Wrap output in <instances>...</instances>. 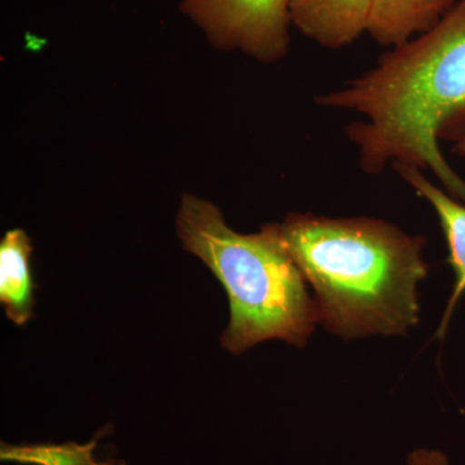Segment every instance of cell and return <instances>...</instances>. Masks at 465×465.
<instances>
[{"mask_svg":"<svg viewBox=\"0 0 465 465\" xmlns=\"http://www.w3.org/2000/svg\"><path fill=\"white\" fill-rule=\"evenodd\" d=\"M316 103L365 116L349 125L348 137L366 173H381L390 163L430 170L446 193L465 201V180L439 145L450 131L463 128L465 136V0L432 29L391 48L374 69Z\"/></svg>","mask_w":465,"mask_h":465,"instance_id":"cell-1","label":"cell"},{"mask_svg":"<svg viewBox=\"0 0 465 465\" xmlns=\"http://www.w3.org/2000/svg\"><path fill=\"white\" fill-rule=\"evenodd\" d=\"M278 231L330 332L405 335L418 323V284L428 272L423 237L370 217L312 213H291Z\"/></svg>","mask_w":465,"mask_h":465,"instance_id":"cell-2","label":"cell"},{"mask_svg":"<svg viewBox=\"0 0 465 465\" xmlns=\"http://www.w3.org/2000/svg\"><path fill=\"white\" fill-rule=\"evenodd\" d=\"M177 232L183 249L198 256L228 293L231 323L223 347L240 354L269 339L307 344L318 323L316 302L278 224L240 234L225 224L215 204L183 195Z\"/></svg>","mask_w":465,"mask_h":465,"instance_id":"cell-3","label":"cell"},{"mask_svg":"<svg viewBox=\"0 0 465 465\" xmlns=\"http://www.w3.org/2000/svg\"><path fill=\"white\" fill-rule=\"evenodd\" d=\"M291 0H182L180 8L222 51L275 63L289 51Z\"/></svg>","mask_w":465,"mask_h":465,"instance_id":"cell-4","label":"cell"},{"mask_svg":"<svg viewBox=\"0 0 465 465\" xmlns=\"http://www.w3.org/2000/svg\"><path fill=\"white\" fill-rule=\"evenodd\" d=\"M374 0H291L293 25L324 48L339 50L367 33Z\"/></svg>","mask_w":465,"mask_h":465,"instance_id":"cell-5","label":"cell"},{"mask_svg":"<svg viewBox=\"0 0 465 465\" xmlns=\"http://www.w3.org/2000/svg\"><path fill=\"white\" fill-rule=\"evenodd\" d=\"M394 168L400 176L414 189L419 197L424 198L432 204L448 242L449 262L454 269L455 284L437 332L439 338H442L459 300L465 293V206L459 203L449 193L437 188L420 173L421 170L419 168L410 166H394Z\"/></svg>","mask_w":465,"mask_h":465,"instance_id":"cell-6","label":"cell"},{"mask_svg":"<svg viewBox=\"0 0 465 465\" xmlns=\"http://www.w3.org/2000/svg\"><path fill=\"white\" fill-rule=\"evenodd\" d=\"M458 0H374L367 33L378 45L397 47L440 23Z\"/></svg>","mask_w":465,"mask_h":465,"instance_id":"cell-7","label":"cell"},{"mask_svg":"<svg viewBox=\"0 0 465 465\" xmlns=\"http://www.w3.org/2000/svg\"><path fill=\"white\" fill-rule=\"evenodd\" d=\"M32 243L25 232L12 229L0 243V302L5 314L17 326L34 314V289L30 256Z\"/></svg>","mask_w":465,"mask_h":465,"instance_id":"cell-8","label":"cell"},{"mask_svg":"<svg viewBox=\"0 0 465 465\" xmlns=\"http://www.w3.org/2000/svg\"><path fill=\"white\" fill-rule=\"evenodd\" d=\"M103 430L92 439L91 442L79 445L66 443H25V445L0 446V459L3 461L23 465H125L122 460L99 461L94 459L96 449Z\"/></svg>","mask_w":465,"mask_h":465,"instance_id":"cell-9","label":"cell"},{"mask_svg":"<svg viewBox=\"0 0 465 465\" xmlns=\"http://www.w3.org/2000/svg\"><path fill=\"white\" fill-rule=\"evenodd\" d=\"M407 465H449L448 458L436 450H415L407 460Z\"/></svg>","mask_w":465,"mask_h":465,"instance_id":"cell-10","label":"cell"},{"mask_svg":"<svg viewBox=\"0 0 465 465\" xmlns=\"http://www.w3.org/2000/svg\"><path fill=\"white\" fill-rule=\"evenodd\" d=\"M454 152L457 153L458 155H465V136L459 139L457 145H455Z\"/></svg>","mask_w":465,"mask_h":465,"instance_id":"cell-11","label":"cell"}]
</instances>
